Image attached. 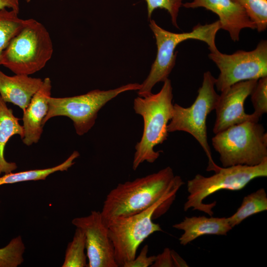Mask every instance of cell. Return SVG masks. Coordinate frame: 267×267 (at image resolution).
I'll list each match as a JSON object with an SVG mask.
<instances>
[{
    "mask_svg": "<svg viewBox=\"0 0 267 267\" xmlns=\"http://www.w3.org/2000/svg\"><path fill=\"white\" fill-rule=\"evenodd\" d=\"M180 176L168 166L157 173L119 183L107 195L100 212L106 225L111 220L140 213L171 190Z\"/></svg>",
    "mask_w": 267,
    "mask_h": 267,
    "instance_id": "obj_1",
    "label": "cell"
},
{
    "mask_svg": "<svg viewBox=\"0 0 267 267\" xmlns=\"http://www.w3.org/2000/svg\"><path fill=\"white\" fill-rule=\"evenodd\" d=\"M183 184L180 178L171 190L148 209L133 215L114 219L108 222V235L118 267H124L126 263L134 259L139 245L148 236L155 232L162 231L160 225L153 220L167 211Z\"/></svg>",
    "mask_w": 267,
    "mask_h": 267,
    "instance_id": "obj_2",
    "label": "cell"
},
{
    "mask_svg": "<svg viewBox=\"0 0 267 267\" xmlns=\"http://www.w3.org/2000/svg\"><path fill=\"white\" fill-rule=\"evenodd\" d=\"M163 83L158 93L138 96L134 101V111L142 117L144 123L141 139L135 146L134 171L144 161L154 162L160 156L159 151H155L154 147L167 139V127L173 115V94L170 80L167 79Z\"/></svg>",
    "mask_w": 267,
    "mask_h": 267,
    "instance_id": "obj_3",
    "label": "cell"
},
{
    "mask_svg": "<svg viewBox=\"0 0 267 267\" xmlns=\"http://www.w3.org/2000/svg\"><path fill=\"white\" fill-rule=\"evenodd\" d=\"M149 27L156 39L157 52L149 73L137 91L139 96L151 94L152 88L157 83L164 82L168 79L176 63L177 52L175 51L180 43L189 39L197 40L205 43L210 52L218 50L215 39L217 33L221 29L219 20L210 24H198L190 32L182 33L166 30L151 19Z\"/></svg>",
    "mask_w": 267,
    "mask_h": 267,
    "instance_id": "obj_4",
    "label": "cell"
},
{
    "mask_svg": "<svg viewBox=\"0 0 267 267\" xmlns=\"http://www.w3.org/2000/svg\"><path fill=\"white\" fill-rule=\"evenodd\" d=\"M53 52L45 27L34 19H25L23 26L3 52L1 65L15 74L30 75L45 66Z\"/></svg>",
    "mask_w": 267,
    "mask_h": 267,
    "instance_id": "obj_5",
    "label": "cell"
},
{
    "mask_svg": "<svg viewBox=\"0 0 267 267\" xmlns=\"http://www.w3.org/2000/svg\"><path fill=\"white\" fill-rule=\"evenodd\" d=\"M223 167L254 166L267 159V134L262 124L246 121L217 134L212 139Z\"/></svg>",
    "mask_w": 267,
    "mask_h": 267,
    "instance_id": "obj_6",
    "label": "cell"
},
{
    "mask_svg": "<svg viewBox=\"0 0 267 267\" xmlns=\"http://www.w3.org/2000/svg\"><path fill=\"white\" fill-rule=\"evenodd\" d=\"M267 177V159L254 166L235 165L220 167L214 175L208 177L197 174L187 181L189 194L184 204V211L192 208L212 216V210L217 202L204 203V199L208 196L221 190H241L253 179Z\"/></svg>",
    "mask_w": 267,
    "mask_h": 267,
    "instance_id": "obj_7",
    "label": "cell"
},
{
    "mask_svg": "<svg viewBox=\"0 0 267 267\" xmlns=\"http://www.w3.org/2000/svg\"><path fill=\"white\" fill-rule=\"evenodd\" d=\"M215 79L210 71L205 72L202 86L193 104L186 108L176 103L173 105L172 117L167 130L170 133L183 131L192 135L208 158L207 171L216 172L221 167L213 160L208 142L206 126L207 116L215 109L219 97L215 89Z\"/></svg>",
    "mask_w": 267,
    "mask_h": 267,
    "instance_id": "obj_8",
    "label": "cell"
},
{
    "mask_svg": "<svg viewBox=\"0 0 267 267\" xmlns=\"http://www.w3.org/2000/svg\"><path fill=\"white\" fill-rule=\"evenodd\" d=\"M140 88L141 84L130 83L115 89L107 90L96 89L74 96H51L43 125L52 118L65 116L72 121L76 134L83 135L92 128L98 112L108 101L123 92L138 90Z\"/></svg>",
    "mask_w": 267,
    "mask_h": 267,
    "instance_id": "obj_9",
    "label": "cell"
},
{
    "mask_svg": "<svg viewBox=\"0 0 267 267\" xmlns=\"http://www.w3.org/2000/svg\"><path fill=\"white\" fill-rule=\"evenodd\" d=\"M209 58L220 71L215 87L222 91L232 85L244 81L258 80L267 76V41H261L249 51L239 50L231 54L219 50L210 52Z\"/></svg>",
    "mask_w": 267,
    "mask_h": 267,
    "instance_id": "obj_10",
    "label": "cell"
},
{
    "mask_svg": "<svg viewBox=\"0 0 267 267\" xmlns=\"http://www.w3.org/2000/svg\"><path fill=\"white\" fill-rule=\"evenodd\" d=\"M72 223L84 232L88 267H118L107 227L102 221L100 212L92 211L88 216L73 219Z\"/></svg>",
    "mask_w": 267,
    "mask_h": 267,
    "instance_id": "obj_11",
    "label": "cell"
},
{
    "mask_svg": "<svg viewBox=\"0 0 267 267\" xmlns=\"http://www.w3.org/2000/svg\"><path fill=\"white\" fill-rule=\"evenodd\" d=\"M258 80L235 83L221 92L215 108L216 119L213 132L217 134L232 126L246 122H258L260 118L254 113H245L244 104Z\"/></svg>",
    "mask_w": 267,
    "mask_h": 267,
    "instance_id": "obj_12",
    "label": "cell"
},
{
    "mask_svg": "<svg viewBox=\"0 0 267 267\" xmlns=\"http://www.w3.org/2000/svg\"><path fill=\"white\" fill-rule=\"evenodd\" d=\"M182 6L186 8L203 7L216 14L219 18L221 29L227 31L234 42L239 41L242 29H256L255 24L246 11L231 0H192L183 3Z\"/></svg>",
    "mask_w": 267,
    "mask_h": 267,
    "instance_id": "obj_13",
    "label": "cell"
},
{
    "mask_svg": "<svg viewBox=\"0 0 267 267\" xmlns=\"http://www.w3.org/2000/svg\"><path fill=\"white\" fill-rule=\"evenodd\" d=\"M51 88L50 79L48 77L44 78L41 87L23 111L24 137L22 139L27 146L38 143L41 137L44 126L43 120L48 110Z\"/></svg>",
    "mask_w": 267,
    "mask_h": 267,
    "instance_id": "obj_14",
    "label": "cell"
},
{
    "mask_svg": "<svg viewBox=\"0 0 267 267\" xmlns=\"http://www.w3.org/2000/svg\"><path fill=\"white\" fill-rule=\"evenodd\" d=\"M43 82L41 78L27 75L8 76L0 70V96L6 103L18 106L23 112Z\"/></svg>",
    "mask_w": 267,
    "mask_h": 267,
    "instance_id": "obj_15",
    "label": "cell"
},
{
    "mask_svg": "<svg viewBox=\"0 0 267 267\" xmlns=\"http://www.w3.org/2000/svg\"><path fill=\"white\" fill-rule=\"evenodd\" d=\"M173 227L183 231L178 240L181 245L185 246L196 238L204 235H225L232 228L227 218L207 217L205 216L185 217Z\"/></svg>",
    "mask_w": 267,
    "mask_h": 267,
    "instance_id": "obj_16",
    "label": "cell"
},
{
    "mask_svg": "<svg viewBox=\"0 0 267 267\" xmlns=\"http://www.w3.org/2000/svg\"><path fill=\"white\" fill-rule=\"evenodd\" d=\"M19 120L0 96V176L2 173H11L17 168L15 163L8 162L5 159L4 150L6 143L12 136L17 134L21 139L23 138V128Z\"/></svg>",
    "mask_w": 267,
    "mask_h": 267,
    "instance_id": "obj_17",
    "label": "cell"
},
{
    "mask_svg": "<svg viewBox=\"0 0 267 267\" xmlns=\"http://www.w3.org/2000/svg\"><path fill=\"white\" fill-rule=\"evenodd\" d=\"M79 156V153L77 151H74L63 162L51 168L5 174L2 176H0V185L27 181L45 179L49 175L55 172L67 171L74 164V160Z\"/></svg>",
    "mask_w": 267,
    "mask_h": 267,
    "instance_id": "obj_18",
    "label": "cell"
},
{
    "mask_svg": "<svg viewBox=\"0 0 267 267\" xmlns=\"http://www.w3.org/2000/svg\"><path fill=\"white\" fill-rule=\"evenodd\" d=\"M267 210V194L264 188H260L245 196L236 212L227 217L233 228L250 216Z\"/></svg>",
    "mask_w": 267,
    "mask_h": 267,
    "instance_id": "obj_19",
    "label": "cell"
},
{
    "mask_svg": "<svg viewBox=\"0 0 267 267\" xmlns=\"http://www.w3.org/2000/svg\"><path fill=\"white\" fill-rule=\"evenodd\" d=\"M18 13L8 8L0 10V65L3 52L24 25L25 19L20 18Z\"/></svg>",
    "mask_w": 267,
    "mask_h": 267,
    "instance_id": "obj_20",
    "label": "cell"
},
{
    "mask_svg": "<svg viewBox=\"0 0 267 267\" xmlns=\"http://www.w3.org/2000/svg\"><path fill=\"white\" fill-rule=\"evenodd\" d=\"M86 249V237L83 230L76 227L72 241L68 244L62 267H88Z\"/></svg>",
    "mask_w": 267,
    "mask_h": 267,
    "instance_id": "obj_21",
    "label": "cell"
},
{
    "mask_svg": "<svg viewBox=\"0 0 267 267\" xmlns=\"http://www.w3.org/2000/svg\"><path fill=\"white\" fill-rule=\"evenodd\" d=\"M242 7L255 24L259 32L267 28V0H231Z\"/></svg>",
    "mask_w": 267,
    "mask_h": 267,
    "instance_id": "obj_22",
    "label": "cell"
},
{
    "mask_svg": "<svg viewBox=\"0 0 267 267\" xmlns=\"http://www.w3.org/2000/svg\"><path fill=\"white\" fill-rule=\"evenodd\" d=\"M25 246L20 236L0 249V267H17L24 261Z\"/></svg>",
    "mask_w": 267,
    "mask_h": 267,
    "instance_id": "obj_23",
    "label": "cell"
},
{
    "mask_svg": "<svg viewBox=\"0 0 267 267\" xmlns=\"http://www.w3.org/2000/svg\"><path fill=\"white\" fill-rule=\"evenodd\" d=\"M185 0H145L148 19H151L153 12L157 8L164 9L169 13L172 23L178 28V18L183 2Z\"/></svg>",
    "mask_w": 267,
    "mask_h": 267,
    "instance_id": "obj_24",
    "label": "cell"
},
{
    "mask_svg": "<svg viewBox=\"0 0 267 267\" xmlns=\"http://www.w3.org/2000/svg\"><path fill=\"white\" fill-rule=\"evenodd\" d=\"M253 112L260 118L267 112V76L259 79L251 93Z\"/></svg>",
    "mask_w": 267,
    "mask_h": 267,
    "instance_id": "obj_25",
    "label": "cell"
},
{
    "mask_svg": "<svg viewBox=\"0 0 267 267\" xmlns=\"http://www.w3.org/2000/svg\"><path fill=\"white\" fill-rule=\"evenodd\" d=\"M148 246L143 247L140 253L133 260L126 263L124 267H151L155 259V256H147Z\"/></svg>",
    "mask_w": 267,
    "mask_h": 267,
    "instance_id": "obj_26",
    "label": "cell"
},
{
    "mask_svg": "<svg viewBox=\"0 0 267 267\" xmlns=\"http://www.w3.org/2000/svg\"><path fill=\"white\" fill-rule=\"evenodd\" d=\"M173 267L174 264L172 258L171 249L166 248L162 253L155 256V259L151 267Z\"/></svg>",
    "mask_w": 267,
    "mask_h": 267,
    "instance_id": "obj_27",
    "label": "cell"
},
{
    "mask_svg": "<svg viewBox=\"0 0 267 267\" xmlns=\"http://www.w3.org/2000/svg\"><path fill=\"white\" fill-rule=\"evenodd\" d=\"M3 8L19 11V0H0V10Z\"/></svg>",
    "mask_w": 267,
    "mask_h": 267,
    "instance_id": "obj_28",
    "label": "cell"
},
{
    "mask_svg": "<svg viewBox=\"0 0 267 267\" xmlns=\"http://www.w3.org/2000/svg\"><path fill=\"white\" fill-rule=\"evenodd\" d=\"M174 267H188L186 262L174 250H171Z\"/></svg>",
    "mask_w": 267,
    "mask_h": 267,
    "instance_id": "obj_29",
    "label": "cell"
},
{
    "mask_svg": "<svg viewBox=\"0 0 267 267\" xmlns=\"http://www.w3.org/2000/svg\"><path fill=\"white\" fill-rule=\"evenodd\" d=\"M25 1L27 2H29L31 1V0H24Z\"/></svg>",
    "mask_w": 267,
    "mask_h": 267,
    "instance_id": "obj_30",
    "label": "cell"
}]
</instances>
